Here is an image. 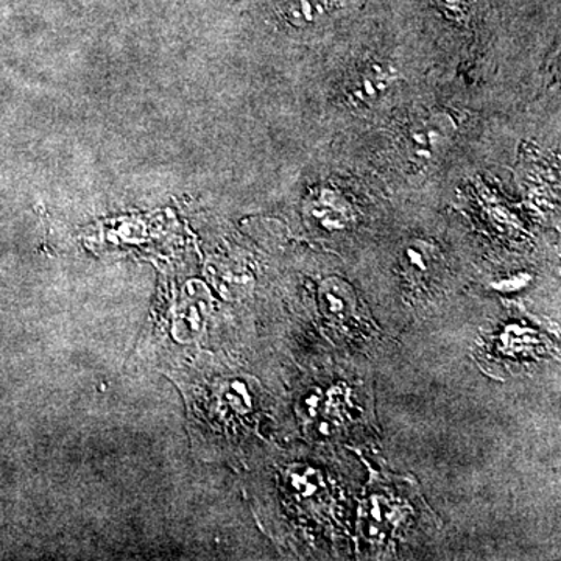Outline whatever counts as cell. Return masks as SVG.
<instances>
[{
    "label": "cell",
    "instance_id": "2",
    "mask_svg": "<svg viewBox=\"0 0 561 561\" xmlns=\"http://www.w3.org/2000/svg\"><path fill=\"white\" fill-rule=\"evenodd\" d=\"M397 73L383 62L371 61L357 69L346 83V98L356 106H367L382 101L393 88Z\"/></svg>",
    "mask_w": 561,
    "mask_h": 561
},
{
    "label": "cell",
    "instance_id": "3",
    "mask_svg": "<svg viewBox=\"0 0 561 561\" xmlns=\"http://www.w3.org/2000/svg\"><path fill=\"white\" fill-rule=\"evenodd\" d=\"M453 131L451 121L432 116L419 122L409 135V146L419 160L431 161L443 150Z\"/></svg>",
    "mask_w": 561,
    "mask_h": 561
},
{
    "label": "cell",
    "instance_id": "5",
    "mask_svg": "<svg viewBox=\"0 0 561 561\" xmlns=\"http://www.w3.org/2000/svg\"><path fill=\"white\" fill-rule=\"evenodd\" d=\"M472 2L474 0H434L435 5L438 7L448 18L453 20H461L470 13Z\"/></svg>",
    "mask_w": 561,
    "mask_h": 561
},
{
    "label": "cell",
    "instance_id": "4",
    "mask_svg": "<svg viewBox=\"0 0 561 561\" xmlns=\"http://www.w3.org/2000/svg\"><path fill=\"white\" fill-rule=\"evenodd\" d=\"M316 217L323 221L324 225H342V220L346 217V205L341 197L331 191L320 192L316 197Z\"/></svg>",
    "mask_w": 561,
    "mask_h": 561
},
{
    "label": "cell",
    "instance_id": "1",
    "mask_svg": "<svg viewBox=\"0 0 561 561\" xmlns=\"http://www.w3.org/2000/svg\"><path fill=\"white\" fill-rule=\"evenodd\" d=\"M357 0H280L284 20L300 31H320L354 9Z\"/></svg>",
    "mask_w": 561,
    "mask_h": 561
}]
</instances>
